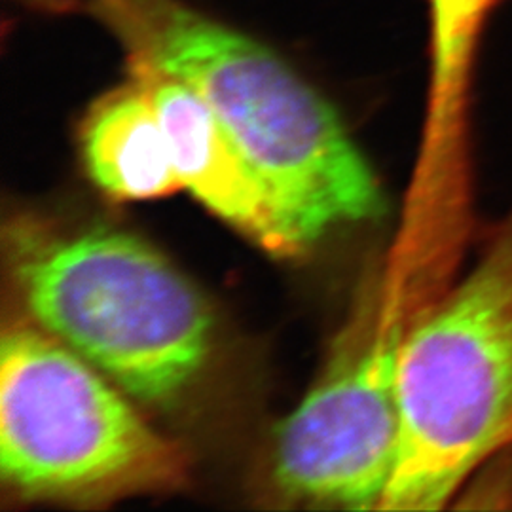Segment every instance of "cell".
Masks as SVG:
<instances>
[{"mask_svg":"<svg viewBox=\"0 0 512 512\" xmlns=\"http://www.w3.org/2000/svg\"><path fill=\"white\" fill-rule=\"evenodd\" d=\"M399 452L380 511H439L512 427V222L404 334Z\"/></svg>","mask_w":512,"mask_h":512,"instance_id":"3957f363","label":"cell"},{"mask_svg":"<svg viewBox=\"0 0 512 512\" xmlns=\"http://www.w3.org/2000/svg\"><path fill=\"white\" fill-rule=\"evenodd\" d=\"M84 164L118 200H156L183 190L164 122L137 82L103 95L82 126Z\"/></svg>","mask_w":512,"mask_h":512,"instance_id":"52a82bcc","label":"cell"},{"mask_svg":"<svg viewBox=\"0 0 512 512\" xmlns=\"http://www.w3.org/2000/svg\"><path fill=\"white\" fill-rule=\"evenodd\" d=\"M404 334L365 313L272 440V480L287 499L380 511L399 452L397 363Z\"/></svg>","mask_w":512,"mask_h":512,"instance_id":"5b68a950","label":"cell"},{"mask_svg":"<svg viewBox=\"0 0 512 512\" xmlns=\"http://www.w3.org/2000/svg\"><path fill=\"white\" fill-rule=\"evenodd\" d=\"M4 243L16 293L38 329L131 399L165 406L196 384L213 349V313L147 241L116 228L59 232L18 222Z\"/></svg>","mask_w":512,"mask_h":512,"instance_id":"7a4b0ae2","label":"cell"},{"mask_svg":"<svg viewBox=\"0 0 512 512\" xmlns=\"http://www.w3.org/2000/svg\"><path fill=\"white\" fill-rule=\"evenodd\" d=\"M126 52L202 95L306 251L376 219L384 194L340 114L279 55L184 0H93Z\"/></svg>","mask_w":512,"mask_h":512,"instance_id":"6da1fadb","label":"cell"},{"mask_svg":"<svg viewBox=\"0 0 512 512\" xmlns=\"http://www.w3.org/2000/svg\"><path fill=\"white\" fill-rule=\"evenodd\" d=\"M101 370L37 325L0 340V478L29 501L95 505L183 484V450Z\"/></svg>","mask_w":512,"mask_h":512,"instance_id":"277c9868","label":"cell"},{"mask_svg":"<svg viewBox=\"0 0 512 512\" xmlns=\"http://www.w3.org/2000/svg\"><path fill=\"white\" fill-rule=\"evenodd\" d=\"M497 0H427L431 55V126L439 137L458 128L476 50Z\"/></svg>","mask_w":512,"mask_h":512,"instance_id":"ba28073f","label":"cell"},{"mask_svg":"<svg viewBox=\"0 0 512 512\" xmlns=\"http://www.w3.org/2000/svg\"><path fill=\"white\" fill-rule=\"evenodd\" d=\"M128 65L164 122L183 190L264 251L302 253L266 186L202 95L154 67Z\"/></svg>","mask_w":512,"mask_h":512,"instance_id":"8992f818","label":"cell"}]
</instances>
